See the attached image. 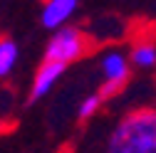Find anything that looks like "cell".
<instances>
[{
	"label": "cell",
	"instance_id": "obj_1",
	"mask_svg": "<svg viewBox=\"0 0 156 153\" xmlns=\"http://www.w3.org/2000/svg\"><path fill=\"white\" fill-rule=\"evenodd\" d=\"M107 153H156V106L122 116L107 141Z\"/></svg>",
	"mask_w": 156,
	"mask_h": 153
},
{
	"label": "cell",
	"instance_id": "obj_2",
	"mask_svg": "<svg viewBox=\"0 0 156 153\" xmlns=\"http://www.w3.org/2000/svg\"><path fill=\"white\" fill-rule=\"evenodd\" d=\"M87 49H89V40L84 37L82 30H77V27H57L52 40L45 47V59L72 64L77 59H82L87 54Z\"/></svg>",
	"mask_w": 156,
	"mask_h": 153
},
{
	"label": "cell",
	"instance_id": "obj_3",
	"mask_svg": "<svg viewBox=\"0 0 156 153\" xmlns=\"http://www.w3.org/2000/svg\"><path fill=\"white\" fill-rule=\"evenodd\" d=\"M129 62L122 52H107L102 57V76L104 82L99 87V94L104 99H112L114 94H119L122 87L129 82Z\"/></svg>",
	"mask_w": 156,
	"mask_h": 153
},
{
	"label": "cell",
	"instance_id": "obj_4",
	"mask_svg": "<svg viewBox=\"0 0 156 153\" xmlns=\"http://www.w3.org/2000/svg\"><path fill=\"white\" fill-rule=\"evenodd\" d=\"M67 69L65 62H55V59H42L40 69L35 72V79H32V87H30V104L32 101H40L42 97L52 91V87L57 84V79L62 76V72Z\"/></svg>",
	"mask_w": 156,
	"mask_h": 153
},
{
	"label": "cell",
	"instance_id": "obj_5",
	"mask_svg": "<svg viewBox=\"0 0 156 153\" xmlns=\"http://www.w3.org/2000/svg\"><path fill=\"white\" fill-rule=\"evenodd\" d=\"M77 5H80V0H45L42 12H40L42 27H47V30L62 27L77 10Z\"/></svg>",
	"mask_w": 156,
	"mask_h": 153
},
{
	"label": "cell",
	"instance_id": "obj_6",
	"mask_svg": "<svg viewBox=\"0 0 156 153\" xmlns=\"http://www.w3.org/2000/svg\"><path fill=\"white\" fill-rule=\"evenodd\" d=\"M129 59L136 69H154L156 67V45L154 42H139L129 52Z\"/></svg>",
	"mask_w": 156,
	"mask_h": 153
},
{
	"label": "cell",
	"instance_id": "obj_7",
	"mask_svg": "<svg viewBox=\"0 0 156 153\" xmlns=\"http://www.w3.org/2000/svg\"><path fill=\"white\" fill-rule=\"evenodd\" d=\"M17 54H20L17 42L10 40V37H3V40H0V76H3V79L12 72V67L17 62Z\"/></svg>",
	"mask_w": 156,
	"mask_h": 153
},
{
	"label": "cell",
	"instance_id": "obj_8",
	"mask_svg": "<svg viewBox=\"0 0 156 153\" xmlns=\"http://www.w3.org/2000/svg\"><path fill=\"white\" fill-rule=\"evenodd\" d=\"M102 101H104V97H102L99 91H97V94H89V97H84V99H82V104H80V109H77V116H80V121L92 119L94 114L99 111Z\"/></svg>",
	"mask_w": 156,
	"mask_h": 153
}]
</instances>
